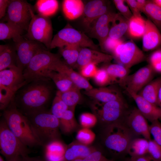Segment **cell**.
Here are the masks:
<instances>
[{
    "instance_id": "10",
    "label": "cell",
    "mask_w": 161,
    "mask_h": 161,
    "mask_svg": "<svg viewBox=\"0 0 161 161\" xmlns=\"http://www.w3.org/2000/svg\"><path fill=\"white\" fill-rule=\"evenodd\" d=\"M6 14V22L27 32L33 12L30 4L22 0H11Z\"/></svg>"
},
{
    "instance_id": "14",
    "label": "cell",
    "mask_w": 161,
    "mask_h": 161,
    "mask_svg": "<svg viewBox=\"0 0 161 161\" xmlns=\"http://www.w3.org/2000/svg\"><path fill=\"white\" fill-rule=\"evenodd\" d=\"M23 71L16 66L10 67L0 71V87L16 93L29 83L26 80Z\"/></svg>"
},
{
    "instance_id": "8",
    "label": "cell",
    "mask_w": 161,
    "mask_h": 161,
    "mask_svg": "<svg viewBox=\"0 0 161 161\" xmlns=\"http://www.w3.org/2000/svg\"><path fill=\"white\" fill-rule=\"evenodd\" d=\"M75 45L98 50L97 45L83 33L69 26L60 30L52 39L50 49Z\"/></svg>"
},
{
    "instance_id": "12",
    "label": "cell",
    "mask_w": 161,
    "mask_h": 161,
    "mask_svg": "<svg viewBox=\"0 0 161 161\" xmlns=\"http://www.w3.org/2000/svg\"><path fill=\"white\" fill-rule=\"evenodd\" d=\"M112 53L114 58L121 65L128 69L143 61L145 58L142 51L132 41L122 42Z\"/></svg>"
},
{
    "instance_id": "57",
    "label": "cell",
    "mask_w": 161,
    "mask_h": 161,
    "mask_svg": "<svg viewBox=\"0 0 161 161\" xmlns=\"http://www.w3.org/2000/svg\"><path fill=\"white\" fill-rule=\"evenodd\" d=\"M153 1L161 7V0H153Z\"/></svg>"
},
{
    "instance_id": "56",
    "label": "cell",
    "mask_w": 161,
    "mask_h": 161,
    "mask_svg": "<svg viewBox=\"0 0 161 161\" xmlns=\"http://www.w3.org/2000/svg\"><path fill=\"white\" fill-rule=\"evenodd\" d=\"M22 158L21 156H18L13 158L9 161H22Z\"/></svg>"
},
{
    "instance_id": "38",
    "label": "cell",
    "mask_w": 161,
    "mask_h": 161,
    "mask_svg": "<svg viewBox=\"0 0 161 161\" xmlns=\"http://www.w3.org/2000/svg\"><path fill=\"white\" fill-rule=\"evenodd\" d=\"M25 31L9 22H0V40L12 39L19 35H23Z\"/></svg>"
},
{
    "instance_id": "46",
    "label": "cell",
    "mask_w": 161,
    "mask_h": 161,
    "mask_svg": "<svg viewBox=\"0 0 161 161\" xmlns=\"http://www.w3.org/2000/svg\"><path fill=\"white\" fill-rule=\"evenodd\" d=\"M113 2L120 13L129 20L133 16V14L129 7L125 4V0H114Z\"/></svg>"
},
{
    "instance_id": "20",
    "label": "cell",
    "mask_w": 161,
    "mask_h": 161,
    "mask_svg": "<svg viewBox=\"0 0 161 161\" xmlns=\"http://www.w3.org/2000/svg\"><path fill=\"white\" fill-rule=\"evenodd\" d=\"M127 93L135 101L137 109L151 122L161 118V109L149 102L138 94L131 92Z\"/></svg>"
},
{
    "instance_id": "6",
    "label": "cell",
    "mask_w": 161,
    "mask_h": 161,
    "mask_svg": "<svg viewBox=\"0 0 161 161\" xmlns=\"http://www.w3.org/2000/svg\"><path fill=\"white\" fill-rule=\"evenodd\" d=\"M60 56L52 53L47 48L40 49L32 57L23 72L26 80L31 81L42 79L45 73L58 59Z\"/></svg>"
},
{
    "instance_id": "17",
    "label": "cell",
    "mask_w": 161,
    "mask_h": 161,
    "mask_svg": "<svg viewBox=\"0 0 161 161\" xmlns=\"http://www.w3.org/2000/svg\"><path fill=\"white\" fill-rule=\"evenodd\" d=\"M115 14L109 11L96 20L91 28L92 35L98 40L102 49L104 43L109 36V24L112 23Z\"/></svg>"
},
{
    "instance_id": "16",
    "label": "cell",
    "mask_w": 161,
    "mask_h": 161,
    "mask_svg": "<svg viewBox=\"0 0 161 161\" xmlns=\"http://www.w3.org/2000/svg\"><path fill=\"white\" fill-rule=\"evenodd\" d=\"M109 11L106 1L94 0L87 2L84 6L83 22L87 28L100 17Z\"/></svg>"
},
{
    "instance_id": "51",
    "label": "cell",
    "mask_w": 161,
    "mask_h": 161,
    "mask_svg": "<svg viewBox=\"0 0 161 161\" xmlns=\"http://www.w3.org/2000/svg\"><path fill=\"white\" fill-rule=\"evenodd\" d=\"M126 161H157L151 157L149 154H146L137 157H131Z\"/></svg>"
},
{
    "instance_id": "11",
    "label": "cell",
    "mask_w": 161,
    "mask_h": 161,
    "mask_svg": "<svg viewBox=\"0 0 161 161\" xmlns=\"http://www.w3.org/2000/svg\"><path fill=\"white\" fill-rule=\"evenodd\" d=\"M13 40L16 53V66L23 71L40 49L47 48L42 43L27 39L21 35H18Z\"/></svg>"
},
{
    "instance_id": "29",
    "label": "cell",
    "mask_w": 161,
    "mask_h": 161,
    "mask_svg": "<svg viewBox=\"0 0 161 161\" xmlns=\"http://www.w3.org/2000/svg\"><path fill=\"white\" fill-rule=\"evenodd\" d=\"M161 85V77L152 80L138 93L146 100L157 106V98Z\"/></svg>"
},
{
    "instance_id": "30",
    "label": "cell",
    "mask_w": 161,
    "mask_h": 161,
    "mask_svg": "<svg viewBox=\"0 0 161 161\" xmlns=\"http://www.w3.org/2000/svg\"><path fill=\"white\" fill-rule=\"evenodd\" d=\"M80 89L75 86L64 92L58 91L56 95L58 96L68 106L69 109L74 112L76 105L81 99Z\"/></svg>"
},
{
    "instance_id": "3",
    "label": "cell",
    "mask_w": 161,
    "mask_h": 161,
    "mask_svg": "<svg viewBox=\"0 0 161 161\" xmlns=\"http://www.w3.org/2000/svg\"><path fill=\"white\" fill-rule=\"evenodd\" d=\"M30 120L41 146L60 139L59 120L47 110L26 116Z\"/></svg>"
},
{
    "instance_id": "25",
    "label": "cell",
    "mask_w": 161,
    "mask_h": 161,
    "mask_svg": "<svg viewBox=\"0 0 161 161\" xmlns=\"http://www.w3.org/2000/svg\"><path fill=\"white\" fill-rule=\"evenodd\" d=\"M45 78L52 80L58 91L64 92L76 86L65 74L52 70H48L45 73Z\"/></svg>"
},
{
    "instance_id": "32",
    "label": "cell",
    "mask_w": 161,
    "mask_h": 161,
    "mask_svg": "<svg viewBox=\"0 0 161 161\" xmlns=\"http://www.w3.org/2000/svg\"><path fill=\"white\" fill-rule=\"evenodd\" d=\"M146 20L141 16L133 15L128 20V32L132 37H143L145 30Z\"/></svg>"
},
{
    "instance_id": "28",
    "label": "cell",
    "mask_w": 161,
    "mask_h": 161,
    "mask_svg": "<svg viewBox=\"0 0 161 161\" xmlns=\"http://www.w3.org/2000/svg\"><path fill=\"white\" fill-rule=\"evenodd\" d=\"M128 20L120 13H116L112 22L108 37L114 39L118 40L128 30Z\"/></svg>"
},
{
    "instance_id": "48",
    "label": "cell",
    "mask_w": 161,
    "mask_h": 161,
    "mask_svg": "<svg viewBox=\"0 0 161 161\" xmlns=\"http://www.w3.org/2000/svg\"><path fill=\"white\" fill-rule=\"evenodd\" d=\"M98 69L96 64L93 63L88 64L80 69V74L84 78H93Z\"/></svg>"
},
{
    "instance_id": "39",
    "label": "cell",
    "mask_w": 161,
    "mask_h": 161,
    "mask_svg": "<svg viewBox=\"0 0 161 161\" xmlns=\"http://www.w3.org/2000/svg\"><path fill=\"white\" fill-rule=\"evenodd\" d=\"M95 137V133L90 129L82 128L78 131L76 138L79 143L89 145L94 141Z\"/></svg>"
},
{
    "instance_id": "24",
    "label": "cell",
    "mask_w": 161,
    "mask_h": 161,
    "mask_svg": "<svg viewBox=\"0 0 161 161\" xmlns=\"http://www.w3.org/2000/svg\"><path fill=\"white\" fill-rule=\"evenodd\" d=\"M97 150L95 148L82 144L78 141L67 146L65 154V161H71L84 158Z\"/></svg>"
},
{
    "instance_id": "53",
    "label": "cell",
    "mask_w": 161,
    "mask_h": 161,
    "mask_svg": "<svg viewBox=\"0 0 161 161\" xmlns=\"http://www.w3.org/2000/svg\"><path fill=\"white\" fill-rule=\"evenodd\" d=\"M22 161H45L40 157H30L29 156L23 157Z\"/></svg>"
},
{
    "instance_id": "18",
    "label": "cell",
    "mask_w": 161,
    "mask_h": 161,
    "mask_svg": "<svg viewBox=\"0 0 161 161\" xmlns=\"http://www.w3.org/2000/svg\"><path fill=\"white\" fill-rule=\"evenodd\" d=\"M49 70L63 73L67 75L74 84L80 89L85 90L93 87L87 80L80 74L74 70L60 58L56 61L50 67Z\"/></svg>"
},
{
    "instance_id": "58",
    "label": "cell",
    "mask_w": 161,
    "mask_h": 161,
    "mask_svg": "<svg viewBox=\"0 0 161 161\" xmlns=\"http://www.w3.org/2000/svg\"><path fill=\"white\" fill-rule=\"evenodd\" d=\"M0 161H4V160L1 155H0Z\"/></svg>"
},
{
    "instance_id": "31",
    "label": "cell",
    "mask_w": 161,
    "mask_h": 161,
    "mask_svg": "<svg viewBox=\"0 0 161 161\" xmlns=\"http://www.w3.org/2000/svg\"><path fill=\"white\" fill-rule=\"evenodd\" d=\"M59 120L60 129L66 134L72 133L79 127L75 117L74 112L69 109L64 113Z\"/></svg>"
},
{
    "instance_id": "49",
    "label": "cell",
    "mask_w": 161,
    "mask_h": 161,
    "mask_svg": "<svg viewBox=\"0 0 161 161\" xmlns=\"http://www.w3.org/2000/svg\"><path fill=\"white\" fill-rule=\"evenodd\" d=\"M122 42L120 39H114L108 37L104 43L103 49L112 52L117 46Z\"/></svg>"
},
{
    "instance_id": "55",
    "label": "cell",
    "mask_w": 161,
    "mask_h": 161,
    "mask_svg": "<svg viewBox=\"0 0 161 161\" xmlns=\"http://www.w3.org/2000/svg\"><path fill=\"white\" fill-rule=\"evenodd\" d=\"M157 101L158 106L161 109V85L159 90Z\"/></svg>"
},
{
    "instance_id": "47",
    "label": "cell",
    "mask_w": 161,
    "mask_h": 161,
    "mask_svg": "<svg viewBox=\"0 0 161 161\" xmlns=\"http://www.w3.org/2000/svg\"><path fill=\"white\" fill-rule=\"evenodd\" d=\"M71 161H114L106 157L99 150L96 151L86 157L77 159Z\"/></svg>"
},
{
    "instance_id": "27",
    "label": "cell",
    "mask_w": 161,
    "mask_h": 161,
    "mask_svg": "<svg viewBox=\"0 0 161 161\" xmlns=\"http://www.w3.org/2000/svg\"><path fill=\"white\" fill-rule=\"evenodd\" d=\"M14 66H16V53L15 46L13 47L9 44L0 45V71Z\"/></svg>"
},
{
    "instance_id": "50",
    "label": "cell",
    "mask_w": 161,
    "mask_h": 161,
    "mask_svg": "<svg viewBox=\"0 0 161 161\" xmlns=\"http://www.w3.org/2000/svg\"><path fill=\"white\" fill-rule=\"evenodd\" d=\"M125 1L130 8L133 15L141 16V12L138 8L136 0H126Z\"/></svg>"
},
{
    "instance_id": "36",
    "label": "cell",
    "mask_w": 161,
    "mask_h": 161,
    "mask_svg": "<svg viewBox=\"0 0 161 161\" xmlns=\"http://www.w3.org/2000/svg\"><path fill=\"white\" fill-rule=\"evenodd\" d=\"M35 7L38 14L49 17L56 13L59 4L56 0H38L36 2Z\"/></svg>"
},
{
    "instance_id": "15",
    "label": "cell",
    "mask_w": 161,
    "mask_h": 161,
    "mask_svg": "<svg viewBox=\"0 0 161 161\" xmlns=\"http://www.w3.org/2000/svg\"><path fill=\"white\" fill-rule=\"evenodd\" d=\"M125 121L126 126L131 131L142 136L148 140H151L149 126L147 119L137 108H134L129 112Z\"/></svg>"
},
{
    "instance_id": "26",
    "label": "cell",
    "mask_w": 161,
    "mask_h": 161,
    "mask_svg": "<svg viewBox=\"0 0 161 161\" xmlns=\"http://www.w3.org/2000/svg\"><path fill=\"white\" fill-rule=\"evenodd\" d=\"M84 6L81 0H65L63 2L62 10L66 18L73 20L83 14Z\"/></svg>"
},
{
    "instance_id": "44",
    "label": "cell",
    "mask_w": 161,
    "mask_h": 161,
    "mask_svg": "<svg viewBox=\"0 0 161 161\" xmlns=\"http://www.w3.org/2000/svg\"><path fill=\"white\" fill-rule=\"evenodd\" d=\"M150 132L153 140L161 147V123L159 120L151 122L149 126Z\"/></svg>"
},
{
    "instance_id": "13",
    "label": "cell",
    "mask_w": 161,
    "mask_h": 161,
    "mask_svg": "<svg viewBox=\"0 0 161 161\" xmlns=\"http://www.w3.org/2000/svg\"><path fill=\"white\" fill-rule=\"evenodd\" d=\"M155 73L152 67L148 65L128 75L120 85L125 89L126 92L138 94L152 80Z\"/></svg>"
},
{
    "instance_id": "7",
    "label": "cell",
    "mask_w": 161,
    "mask_h": 161,
    "mask_svg": "<svg viewBox=\"0 0 161 161\" xmlns=\"http://www.w3.org/2000/svg\"><path fill=\"white\" fill-rule=\"evenodd\" d=\"M24 145L9 129L3 118L0 122V153L7 161L18 156L24 157L31 153Z\"/></svg>"
},
{
    "instance_id": "43",
    "label": "cell",
    "mask_w": 161,
    "mask_h": 161,
    "mask_svg": "<svg viewBox=\"0 0 161 161\" xmlns=\"http://www.w3.org/2000/svg\"><path fill=\"white\" fill-rule=\"evenodd\" d=\"M149 65L155 72L161 74V49L154 52L150 56Z\"/></svg>"
},
{
    "instance_id": "2",
    "label": "cell",
    "mask_w": 161,
    "mask_h": 161,
    "mask_svg": "<svg viewBox=\"0 0 161 161\" xmlns=\"http://www.w3.org/2000/svg\"><path fill=\"white\" fill-rule=\"evenodd\" d=\"M3 111V118L7 126L24 145L29 148L41 146L30 120L18 109L13 98Z\"/></svg>"
},
{
    "instance_id": "21",
    "label": "cell",
    "mask_w": 161,
    "mask_h": 161,
    "mask_svg": "<svg viewBox=\"0 0 161 161\" xmlns=\"http://www.w3.org/2000/svg\"><path fill=\"white\" fill-rule=\"evenodd\" d=\"M84 93L94 101L103 103L123 99L119 90L112 86L93 88L85 90Z\"/></svg>"
},
{
    "instance_id": "45",
    "label": "cell",
    "mask_w": 161,
    "mask_h": 161,
    "mask_svg": "<svg viewBox=\"0 0 161 161\" xmlns=\"http://www.w3.org/2000/svg\"><path fill=\"white\" fill-rule=\"evenodd\" d=\"M148 154L157 161H161V147L153 140L148 141Z\"/></svg>"
},
{
    "instance_id": "23",
    "label": "cell",
    "mask_w": 161,
    "mask_h": 161,
    "mask_svg": "<svg viewBox=\"0 0 161 161\" xmlns=\"http://www.w3.org/2000/svg\"><path fill=\"white\" fill-rule=\"evenodd\" d=\"M44 147V159L45 161H65L66 145L60 139L53 140Z\"/></svg>"
},
{
    "instance_id": "22",
    "label": "cell",
    "mask_w": 161,
    "mask_h": 161,
    "mask_svg": "<svg viewBox=\"0 0 161 161\" xmlns=\"http://www.w3.org/2000/svg\"><path fill=\"white\" fill-rule=\"evenodd\" d=\"M161 45V34L159 30L149 18L146 20L145 30L143 36L144 50H153Z\"/></svg>"
},
{
    "instance_id": "52",
    "label": "cell",
    "mask_w": 161,
    "mask_h": 161,
    "mask_svg": "<svg viewBox=\"0 0 161 161\" xmlns=\"http://www.w3.org/2000/svg\"><path fill=\"white\" fill-rule=\"evenodd\" d=\"M10 0H0V18L1 19L6 15V10H7Z\"/></svg>"
},
{
    "instance_id": "40",
    "label": "cell",
    "mask_w": 161,
    "mask_h": 161,
    "mask_svg": "<svg viewBox=\"0 0 161 161\" xmlns=\"http://www.w3.org/2000/svg\"><path fill=\"white\" fill-rule=\"evenodd\" d=\"M69 108L58 95H56L52 101L50 112L59 119Z\"/></svg>"
},
{
    "instance_id": "4",
    "label": "cell",
    "mask_w": 161,
    "mask_h": 161,
    "mask_svg": "<svg viewBox=\"0 0 161 161\" xmlns=\"http://www.w3.org/2000/svg\"><path fill=\"white\" fill-rule=\"evenodd\" d=\"M131 132L122 122L107 125L103 132L104 144L108 150L116 155L127 153L128 146L133 139Z\"/></svg>"
},
{
    "instance_id": "35",
    "label": "cell",
    "mask_w": 161,
    "mask_h": 161,
    "mask_svg": "<svg viewBox=\"0 0 161 161\" xmlns=\"http://www.w3.org/2000/svg\"><path fill=\"white\" fill-rule=\"evenodd\" d=\"M148 141L145 138L133 139L130 143L127 153L131 157H137L148 154Z\"/></svg>"
},
{
    "instance_id": "42",
    "label": "cell",
    "mask_w": 161,
    "mask_h": 161,
    "mask_svg": "<svg viewBox=\"0 0 161 161\" xmlns=\"http://www.w3.org/2000/svg\"><path fill=\"white\" fill-rule=\"evenodd\" d=\"M93 78L95 83L101 87L112 84L110 77L105 68L98 69Z\"/></svg>"
},
{
    "instance_id": "1",
    "label": "cell",
    "mask_w": 161,
    "mask_h": 161,
    "mask_svg": "<svg viewBox=\"0 0 161 161\" xmlns=\"http://www.w3.org/2000/svg\"><path fill=\"white\" fill-rule=\"evenodd\" d=\"M49 79L30 82L17 91L13 100L18 109L26 116L46 110L51 97L52 88Z\"/></svg>"
},
{
    "instance_id": "9",
    "label": "cell",
    "mask_w": 161,
    "mask_h": 161,
    "mask_svg": "<svg viewBox=\"0 0 161 161\" xmlns=\"http://www.w3.org/2000/svg\"><path fill=\"white\" fill-rule=\"evenodd\" d=\"M52 33V23L49 17L35 15L33 12L27 33L23 36L29 40L40 42L50 49Z\"/></svg>"
},
{
    "instance_id": "5",
    "label": "cell",
    "mask_w": 161,
    "mask_h": 161,
    "mask_svg": "<svg viewBox=\"0 0 161 161\" xmlns=\"http://www.w3.org/2000/svg\"><path fill=\"white\" fill-rule=\"evenodd\" d=\"M91 107L98 120L106 126L123 122L129 112L128 105L123 99L104 103L94 101Z\"/></svg>"
},
{
    "instance_id": "54",
    "label": "cell",
    "mask_w": 161,
    "mask_h": 161,
    "mask_svg": "<svg viewBox=\"0 0 161 161\" xmlns=\"http://www.w3.org/2000/svg\"><path fill=\"white\" fill-rule=\"evenodd\" d=\"M138 8L141 12L146 4L148 1L145 0H136Z\"/></svg>"
},
{
    "instance_id": "19",
    "label": "cell",
    "mask_w": 161,
    "mask_h": 161,
    "mask_svg": "<svg viewBox=\"0 0 161 161\" xmlns=\"http://www.w3.org/2000/svg\"><path fill=\"white\" fill-rule=\"evenodd\" d=\"M114 58L113 56L106 54L89 48H82L76 65L80 69L88 64H95L110 62Z\"/></svg>"
},
{
    "instance_id": "41",
    "label": "cell",
    "mask_w": 161,
    "mask_h": 161,
    "mask_svg": "<svg viewBox=\"0 0 161 161\" xmlns=\"http://www.w3.org/2000/svg\"><path fill=\"white\" fill-rule=\"evenodd\" d=\"M80 125L82 128L90 129L94 126L98 120L96 116L94 114L84 112L79 117Z\"/></svg>"
},
{
    "instance_id": "34",
    "label": "cell",
    "mask_w": 161,
    "mask_h": 161,
    "mask_svg": "<svg viewBox=\"0 0 161 161\" xmlns=\"http://www.w3.org/2000/svg\"><path fill=\"white\" fill-rule=\"evenodd\" d=\"M161 31V7L153 1H148L142 12Z\"/></svg>"
},
{
    "instance_id": "33",
    "label": "cell",
    "mask_w": 161,
    "mask_h": 161,
    "mask_svg": "<svg viewBox=\"0 0 161 161\" xmlns=\"http://www.w3.org/2000/svg\"><path fill=\"white\" fill-rule=\"evenodd\" d=\"M110 77L111 83L120 85L128 75L129 69L119 64H110L105 68Z\"/></svg>"
},
{
    "instance_id": "37",
    "label": "cell",
    "mask_w": 161,
    "mask_h": 161,
    "mask_svg": "<svg viewBox=\"0 0 161 161\" xmlns=\"http://www.w3.org/2000/svg\"><path fill=\"white\" fill-rule=\"evenodd\" d=\"M77 46L70 45L60 48V54L69 66H75L81 49Z\"/></svg>"
}]
</instances>
